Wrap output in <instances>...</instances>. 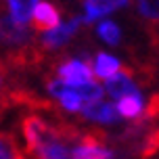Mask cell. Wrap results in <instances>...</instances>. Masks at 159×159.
<instances>
[{"mask_svg": "<svg viewBox=\"0 0 159 159\" xmlns=\"http://www.w3.org/2000/svg\"><path fill=\"white\" fill-rule=\"evenodd\" d=\"M0 46L11 50V61L17 65L30 63V57L36 55L25 23L17 21L13 15H0Z\"/></svg>", "mask_w": 159, "mask_h": 159, "instance_id": "obj_1", "label": "cell"}, {"mask_svg": "<svg viewBox=\"0 0 159 159\" xmlns=\"http://www.w3.org/2000/svg\"><path fill=\"white\" fill-rule=\"evenodd\" d=\"M57 78L61 80V82H65V84H69V86H78V84H84V82H92V78H94L92 63H90L88 57H84V61L69 59V61L59 65Z\"/></svg>", "mask_w": 159, "mask_h": 159, "instance_id": "obj_2", "label": "cell"}, {"mask_svg": "<svg viewBox=\"0 0 159 159\" xmlns=\"http://www.w3.org/2000/svg\"><path fill=\"white\" fill-rule=\"evenodd\" d=\"M80 113H82V117L92 119V121H103V124H113L119 117L117 107L111 103H105L101 98H96V101H84Z\"/></svg>", "mask_w": 159, "mask_h": 159, "instance_id": "obj_3", "label": "cell"}, {"mask_svg": "<svg viewBox=\"0 0 159 159\" xmlns=\"http://www.w3.org/2000/svg\"><path fill=\"white\" fill-rule=\"evenodd\" d=\"M134 69L132 67H126L121 65L117 73H113L111 78H107V92L113 96V98H119V96L128 94V92H138V86L134 84Z\"/></svg>", "mask_w": 159, "mask_h": 159, "instance_id": "obj_4", "label": "cell"}, {"mask_svg": "<svg viewBox=\"0 0 159 159\" xmlns=\"http://www.w3.org/2000/svg\"><path fill=\"white\" fill-rule=\"evenodd\" d=\"M32 27L38 32H50L61 23V15L52 4L48 2H36V7L32 11Z\"/></svg>", "mask_w": 159, "mask_h": 159, "instance_id": "obj_5", "label": "cell"}, {"mask_svg": "<svg viewBox=\"0 0 159 159\" xmlns=\"http://www.w3.org/2000/svg\"><path fill=\"white\" fill-rule=\"evenodd\" d=\"M80 23H82V19L80 17H73L71 21H67V23H59L55 30H50L46 32V36L42 38V46L44 48H57V46H63L67 40L71 38L73 34L78 32Z\"/></svg>", "mask_w": 159, "mask_h": 159, "instance_id": "obj_6", "label": "cell"}, {"mask_svg": "<svg viewBox=\"0 0 159 159\" xmlns=\"http://www.w3.org/2000/svg\"><path fill=\"white\" fill-rule=\"evenodd\" d=\"M84 4H86V17H84V21L92 23L96 19H101V17L109 15L113 11H117V8L126 7L128 0H86Z\"/></svg>", "mask_w": 159, "mask_h": 159, "instance_id": "obj_7", "label": "cell"}, {"mask_svg": "<svg viewBox=\"0 0 159 159\" xmlns=\"http://www.w3.org/2000/svg\"><path fill=\"white\" fill-rule=\"evenodd\" d=\"M117 113L126 119H136L138 115H143V98L138 92H128V94L117 98Z\"/></svg>", "mask_w": 159, "mask_h": 159, "instance_id": "obj_8", "label": "cell"}, {"mask_svg": "<svg viewBox=\"0 0 159 159\" xmlns=\"http://www.w3.org/2000/svg\"><path fill=\"white\" fill-rule=\"evenodd\" d=\"M119 67H121V63H119L115 57L111 55H107V52H98L94 59V63H92V71L98 75V78H111L113 73H117L119 71Z\"/></svg>", "mask_w": 159, "mask_h": 159, "instance_id": "obj_9", "label": "cell"}, {"mask_svg": "<svg viewBox=\"0 0 159 159\" xmlns=\"http://www.w3.org/2000/svg\"><path fill=\"white\" fill-rule=\"evenodd\" d=\"M38 0H8V8H11V15L15 17L17 21L25 23L30 17H32V11L36 7Z\"/></svg>", "mask_w": 159, "mask_h": 159, "instance_id": "obj_10", "label": "cell"}, {"mask_svg": "<svg viewBox=\"0 0 159 159\" xmlns=\"http://www.w3.org/2000/svg\"><path fill=\"white\" fill-rule=\"evenodd\" d=\"M0 157H23V147L11 134H0Z\"/></svg>", "mask_w": 159, "mask_h": 159, "instance_id": "obj_11", "label": "cell"}, {"mask_svg": "<svg viewBox=\"0 0 159 159\" xmlns=\"http://www.w3.org/2000/svg\"><path fill=\"white\" fill-rule=\"evenodd\" d=\"M84 101H96V98H103V86H98L96 82H84L78 86H71Z\"/></svg>", "mask_w": 159, "mask_h": 159, "instance_id": "obj_12", "label": "cell"}, {"mask_svg": "<svg viewBox=\"0 0 159 159\" xmlns=\"http://www.w3.org/2000/svg\"><path fill=\"white\" fill-rule=\"evenodd\" d=\"M98 36L107 42V44H111V46H115V44H119V27L113 21H103V23L98 25Z\"/></svg>", "mask_w": 159, "mask_h": 159, "instance_id": "obj_13", "label": "cell"}, {"mask_svg": "<svg viewBox=\"0 0 159 159\" xmlns=\"http://www.w3.org/2000/svg\"><path fill=\"white\" fill-rule=\"evenodd\" d=\"M138 13L151 23H159V0H138Z\"/></svg>", "mask_w": 159, "mask_h": 159, "instance_id": "obj_14", "label": "cell"}, {"mask_svg": "<svg viewBox=\"0 0 159 159\" xmlns=\"http://www.w3.org/2000/svg\"><path fill=\"white\" fill-rule=\"evenodd\" d=\"M7 65L0 61V111L7 107L8 103H13V94L8 92V88H7Z\"/></svg>", "mask_w": 159, "mask_h": 159, "instance_id": "obj_15", "label": "cell"}]
</instances>
